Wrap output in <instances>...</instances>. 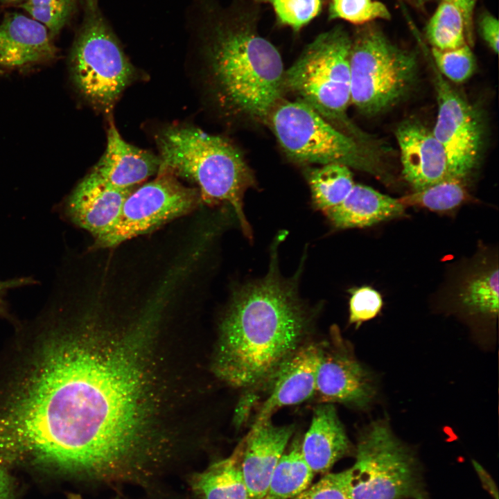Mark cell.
<instances>
[{
    "instance_id": "obj_1",
    "label": "cell",
    "mask_w": 499,
    "mask_h": 499,
    "mask_svg": "<svg viewBox=\"0 0 499 499\" xmlns=\"http://www.w3.org/2000/svg\"><path fill=\"white\" fill-rule=\"evenodd\" d=\"M129 344L100 340L53 295L0 357V466L30 464L101 482L142 443L143 381Z\"/></svg>"
},
{
    "instance_id": "obj_2",
    "label": "cell",
    "mask_w": 499,
    "mask_h": 499,
    "mask_svg": "<svg viewBox=\"0 0 499 499\" xmlns=\"http://www.w3.org/2000/svg\"><path fill=\"white\" fill-rule=\"evenodd\" d=\"M274 243L267 274L234 292L222 319L214 368L236 388L271 378L298 348L308 323L298 278H283Z\"/></svg>"
},
{
    "instance_id": "obj_3",
    "label": "cell",
    "mask_w": 499,
    "mask_h": 499,
    "mask_svg": "<svg viewBox=\"0 0 499 499\" xmlns=\"http://www.w3.org/2000/svg\"><path fill=\"white\" fill-rule=\"evenodd\" d=\"M207 28L204 51L219 102L233 115L266 123L284 94L278 50L246 21L220 19Z\"/></svg>"
},
{
    "instance_id": "obj_4",
    "label": "cell",
    "mask_w": 499,
    "mask_h": 499,
    "mask_svg": "<svg viewBox=\"0 0 499 499\" xmlns=\"http://www.w3.org/2000/svg\"><path fill=\"white\" fill-rule=\"evenodd\" d=\"M155 141L161 162L159 173L192 181L206 202L227 203L245 236L252 240L243 198L256 182L241 151L228 139L191 125L167 126L157 133Z\"/></svg>"
},
{
    "instance_id": "obj_5",
    "label": "cell",
    "mask_w": 499,
    "mask_h": 499,
    "mask_svg": "<svg viewBox=\"0 0 499 499\" xmlns=\"http://www.w3.org/2000/svg\"><path fill=\"white\" fill-rule=\"evenodd\" d=\"M351 42L340 27L319 35L285 70L283 90L292 93L334 127L371 146L370 139L347 114L351 103Z\"/></svg>"
},
{
    "instance_id": "obj_6",
    "label": "cell",
    "mask_w": 499,
    "mask_h": 499,
    "mask_svg": "<svg viewBox=\"0 0 499 499\" xmlns=\"http://www.w3.org/2000/svg\"><path fill=\"white\" fill-rule=\"evenodd\" d=\"M266 123L288 157L301 164H339L389 179L371 147L343 132L299 100L281 99Z\"/></svg>"
},
{
    "instance_id": "obj_7",
    "label": "cell",
    "mask_w": 499,
    "mask_h": 499,
    "mask_svg": "<svg viewBox=\"0 0 499 499\" xmlns=\"http://www.w3.org/2000/svg\"><path fill=\"white\" fill-rule=\"evenodd\" d=\"M350 75L351 103L361 114L373 116L409 94L418 76L417 58L380 29L367 27L352 39Z\"/></svg>"
},
{
    "instance_id": "obj_8",
    "label": "cell",
    "mask_w": 499,
    "mask_h": 499,
    "mask_svg": "<svg viewBox=\"0 0 499 499\" xmlns=\"http://www.w3.org/2000/svg\"><path fill=\"white\" fill-rule=\"evenodd\" d=\"M83 11L70 53L71 78L85 99L107 112L133 80L135 70L103 15L98 0H84Z\"/></svg>"
},
{
    "instance_id": "obj_9",
    "label": "cell",
    "mask_w": 499,
    "mask_h": 499,
    "mask_svg": "<svg viewBox=\"0 0 499 499\" xmlns=\"http://www.w3.org/2000/svg\"><path fill=\"white\" fill-rule=\"evenodd\" d=\"M349 473L352 499H426L415 459L385 421L362 433Z\"/></svg>"
},
{
    "instance_id": "obj_10",
    "label": "cell",
    "mask_w": 499,
    "mask_h": 499,
    "mask_svg": "<svg viewBox=\"0 0 499 499\" xmlns=\"http://www.w3.org/2000/svg\"><path fill=\"white\" fill-rule=\"evenodd\" d=\"M200 200L198 190L181 184L169 173L133 189L125 200L112 231L96 244L110 247L148 233L191 211Z\"/></svg>"
},
{
    "instance_id": "obj_11",
    "label": "cell",
    "mask_w": 499,
    "mask_h": 499,
    "mask_svg": "<svg viewBox=\"0 0 499 499\" xmlns=\"http://www.w3.org/2000/svg\"><path fill=\"white\" fill-rule=\"evenodd\" d=\"M430 61L438 105L432 131L445 150L449 177L465 180L480 157L482 124L476 110Z\"/></svg>"
},
{
    "instance_id": "obj_12",
    "label": "cell",
    "mask_w": 499,
    "mask_h": 499,
    "mask_svg": "<svg viewBox=\"0 0 499 499\" xmlns=\"http://www.w3.org/2000/svg\"><path fill=\"white\" fill-rule=\"evenodd\" d=\"M331 335V342L322 345L314 396L322 403L365 408L376 396L375 378L357 360L338 327L332 328Z\"/></svg>"
},
{
    "instance_id": "obj_13",
    "label": "cell",
    "mask_w": 499,
    "mask_h": 499,
    "mask_svg": "<svg viewBox=\"0 0 499 499\" xmlns=\"http://www.w3.org/2000/svg\"><path fill=\"white\" fill-rule=\"evenodd\" d=\"M133 189L110 187L91 171L67 197L64 213L73 224L90 233L96 243L114 227L123 204Z\"/></svg>"
},
{
    "instance_id": "obj_14",
    "label": "cell",
    "mask_w": 499,
    "mask_h": 499,
    "mask_svg": "<svg viewBox=\"0 0 499 499\" xmlns=\"http://www.w3.org/2000/svg\"><path fill=\"white\" fill-rule=\"evenodd\" d=\"M402 175L414 191L450 177L445 150L432 131L416 120H405L395 130Z\"/></svg>"
},
{
    "instance_id": "obj_15",
    "label": "cell",
    "mask_w": 499,
    "mask_h": 499,
    "mask_svg": "<svg viewBox=\"0 0 499 499\" xmlns=\"http://www.w3.org/2000/svg\"><path fill=\"white\" fill-rule=\"evenodd\" d=\"M322 345L309 344L299 347L278 368L274 384L253 426L270 419L281 408L301 403L315 394L316 376Z\"/></svg>"
},
{
    "instance_id": "obj_16",
    "label": "cell",
    "mask_w": 499,
    "mask_h": 499,
    "mask_svg": "<svg viewBox=\"0 0 499 499\" xmlns=\"http://www.w3.org/2000/svg\"><path fill=\"white\" fill-rule=\"evenodd\" d=\"M292 432V426H277L268 419L252 427L243 439L240 467L250 499L265 496L273 471Z\"/></svg>"
},
{
    "instance_id": "obj_17",
    "label": "cell",
    "mask_w": 499,
    "mask_h": 499,
    "mask_svg": "<svg viewBox=\"0 0 499 499\" xmlns=\"http://www.w3.org/2000/svg\"><path fill=\"white\" fill-rule=\"evenodd\" d=\"M47 28L18 12L0 21V67L20 68L54 59L58 50Z\"/></svg>"
},
{
    "instance_id": "obj_18",
    "label": "cell",
    "mask_w": 499,
    "mask_h": 499,
    "mask_svg": "<svg viewBox=\"0 0 499 499\" xmlns=\"http://www.w3.org/2000/svg\"><path fill=\"white\" fill-rule=\"evenodd\" d=\"M159 157L127 143L111 123L105 152L92 172L107 186L116 189H130L158 173Z\"/></svg>"
},
{
    "instance_id": "obj_19",
    "label": "cell",
    "mask_w": 499,
    "mask_h": 499,
    "mask_svg": "<svg viewBox=\"0 0 499 499\" xmlns=\"http://www.w3.org/2000/svg\"><path fill=\"white\" fill-rule=\"evenodd\" d=\"M349 445L334 405H318L301 444V454L313 473L329 471L349 451Z\"/></svg>"
},
{
    "instance_id": "obj_20",
    "label": "cell",
    "mask_w": 499,
    "mask_h": 499,
    "mask_svg": "<svg viewBox=\"0 0 499 499\" xmlns=\"http://www.w3.org/2000/svg\"><path fill=\"white\" fill-rule=\"evenodd\" d=\"M405 208L399 199L355 184L343 201L324 213L335 227L347 229L369 227L400 217Z\"/></svg>"
},
{
    "instance_id": "obj_21",
    "label": "cell",
    "mask_w": 499,
    "mask_h": 499,
    "mask_svg": "<svg viewBox=\"0 0 499 499\" xmlns=\"http://www.w3.org/2000/svg\"><path fill=\"white\" fill-rule=\"evenodd\" d=\"M241 450L240 444L231 457L193 478V489L200 499H250L240 467Z\"/></svg>"
},
{
    "instance_id": "obj_22",
    "label": "cell",
    "mask_w": 499,
    "mask_h": 499,
    "mask_svg": "<svg viewBox=\"0 0 499 499\" xmlns=\"http://www.w3.org/2000/svg\"><path fill=\"white\" fill-rule=\"evenodd\" d=\"M306 177L313 204L323 212L343 201L355 184L351 168L339 164L308 168Z\"/></svg>"
},
{
    "instance_id": "obj_23",
    "label": "cell",
    "mask_w": 499,
    "mask_h": 499,
    "mask_svg": "<svg viewBox=\"0 0 499 499\" xmlns=\"http://www.w3.org/2000/svg\"><path fill=\"white\" fill-rule=\"evenodd\" d=\"M313 475L301 454V444L295 442L290 450L281 457L263 499L293 498L309 487Z\"/></svg>"
},
{
    "instance_id": "obj_24",
    "label": "cell",
    "mask_w": 499,
    "mask_h": 499,
    "mask_svg": "<svg viewBox=\"0 0 499 499\" xmlns=\"http://www.w3.org/2000/svg\"><path fill=\"white\" fill-rule=\"evenodd\" d=\"M427 40L432 48L450 50L466 42L463 15L452 1L441 0L426 27Z\"/></svg>"
},
{
    "instance_id": "obj_25",
    "label": "cell",
    "mask_w": 499,
    "mask_h": 499,
    "mask_svg": "<svg viewBox=\"0 0 499 499\" xmlns=\"http://www.w3.org/2000/svg\"><path fill=\"white\" fill-rule=\"evenodd\" d=\"M462 306L473 314L496 316L498 313V268L491 267L469 277L459 293Z\"/></svg>"
},
{
    "instance_id": "obj_26",
    "label": "cell",
    "mask_w": 499,
    "mask_h": 499,
    "mask_svg": "<svg viewBox=\"0 0 499 499\" xmlns=\"http://www.w3.org/2000/svg\"><path fill=\"white\" fill-rule=\"evenodd\" d=\"M467 196L465 180L447 177L423 189L414 191L399 200L405 207L417 206L431 211H446L459 207Z\"/></svg>"
},
{
    "instance_id": "obj_27",
    "label": "cell",
    "mask_w": 499,
    "mask_h": 499,
    "mask_svg": "<svg viewBox=\"0 0 499 499\" xmlns=\"http://www.w3.org/2000/svg\"><path fill=\"white\" fill-rule=\"evenodd\" d=\"M76 0H26L19 6L43 24L53 39L69 22Z\"/></svg>"
},
{
    "instance_id": "obj_28",
    "label": "cell",
    "mask_w": 499,
    "mask_h": 499,
    "mask_svg": "<svg viewBox=\"0 0 499 499\" xmlns=\"http://www.w3.org/2000/svg\"><path fill=\"white\" fill-rule=\"evenodd\" d=\"M431 55V60L439 73L453 82H465L475 71V58L467 43L450 50L432 48Z\"/></svg>"
},
{
    "instance_id": "obj_29",
    "label": "cell",
    "mask_w": 499,
    "mask_h": 499,
    "mask_svg": "<svg viewBox=\"0 0 499 499\" xmlns=\"http://www.w3.org/2000/svg\"><path fill=\"white\" fill-rule=\"evenodd\" d=\"M329 18L362 25L376 19H389L391 14L384 3L376 0H331Z\"/></svg>"
},
{
    "instance_id": "obj_30",
    "label": "cell",
    "mask_w": 499,
    "mask_h": 499,
    "mask_svg": "<svg viewBox=\"0 0 499 499\" xmlns=\"http://www.w3.org/2000/svg\"><path fill=\"white\" fill-rule=\"evenodd\" d=\"M270 3L282 24L298 31L318 15L322 0H256Z\"/></svg>"
},
{
    "instance_id": "obj_31",
    "label": "cell",
    "mask_w": 499,
    "mask_h": 499,
    "mask_svg": "<svg viewBox=\"0 0 499 499\" xmlns=\"http://www.w3.org/2000/svg\"><path fill=\"white\" fill-rule=\"evenodd\" d=\"M293 499H352L349 469L326 475Z\"/></svg>"
},
{
    "instance_id": "obj_32",
    "label": "cell",
    "mask_w": 499,
    "mask_h": 499,
    "mask_svg": "<svg viewBox=\"0 0 499 499\" xmlns=\"http://www.w3.org/2000/svg\"><path fill=\"white\" fill-rule=\"evenodd\" d=\"M382 306V297L374 289L368 286L352 289L349 300V323L358 327L362 322L375 317Z\"/></svg>"
},
{
    "instance_id": "obj_33",
    "label": "cell",
    "mask_w": 499,
    "mask_h": 499,
    "mask_svg": "<svg viewBox=\"0 0 499 499\" xmlns=\"http://www.w3.org/2000/svg\"><path fill=\"white\" fill-rule=\"evenodd\" d=\"M478 27L482 39L497 54L499 40V23L497 18L489 12H485L479 19Z\"/></svg>"
},
{
    "instance_id": "obj_34",
    "label": "cell",
    "mask_w": 499,
    "mask_h": 499,
    "mask_svg": "<svg viewBox=\"0 0 499 499\" xmlns=\"http://www.w3.org/2000/svg\"><path fill=\"white\" fill-rule=\"evenodd\" d=\"M460 10L464 20L466 42L473 40V12L477 0H448Z\"/></svg>"
},
{
    "instance_id": "obj_35",
    "label": "cell",
    "mask_w": 499,
    "mask_h": 499,
    "mask_svg": "<svg viewBox=\"0 0 499 499\" xmlns=\"http://www.w3.org/2000/svg\"><path fill=\"white\" fill-rule=\"evenodd\" d=\"M33 283H34V280L30 277H17L0 280V315H6L7 305L5 298L9 290Z\"/></svg>"
},
{
    "instance_id": "obj_36",
    "label": "cell",
    "mask_w": 499,
    "mask_h": 499,
    "mask_svg": "<svg viewBox=\"0 0 499 499\" xmlns=\"http://www.w3.org/2000/svg\"><path fill=\"white\" fill-rule=\"evenodd\" d=\"M0 499H17L12 478L2 466H0Z\"/></svg>"
},
{
    "instance_id": "obj_37",
    "label": "cell",
    "mask_w": 499,
    "mask_h": 499,
    "mask_svg": "<svg viewBox=\"0 0 499 499\" xmlns=\"http://www.w3.org/2000/svg\"><path fill=\"white\" fill-rule=\"evenodd\" d=\"M473 463L484 487L488 489L495 499H498V490L490 476L478 462L473 461Z\"/></svg>"
},
{
    "instance_id": "obj_38",
    "label": "cell",
    "mask_w": 499,
    "mask_h": 499,
    "mask_svg": "<svg viewBox=\"0 0 499 499\" xmlns=\"http://www.w3.org/2000/svg\"><path fill=\"white\" fill-rule=\"evenodd\" d=\"M415 6H422L430 0H407Z\"/></svg>"
},
{
    "instance_id": "obj_39",
    "label": "cell",
    "mask_w": 499,
    "mask_h": 499,
    "mask_svg": "<svg viewBox=\"0 0 499 499\" xmlns=\"http://www.w3.org/2000/svg\"><path fill=\"white\" fill-rule=\"evenodd\" d=\"M68 499H82V498L79 494L70 493L68 496Z\"/></svg>"
},
{
    "instance_id": "obj_40",
    "label": "cell",
    "mask_w": 499,
    "mask_h": 499,
    "mask_svg": "<svg viewBox=\"0 0 499 499\" xmlns=\"http://www.w3.org/2000/svg\"><path fill=\"white\" fill-rule=\"evenodd\" d=\"M26 1V0H0V1L3 3H13L21 2V1Z\"/></svg>"
},
{
    "instance_id": "obj_41",
    "label": "cell",
    "mask_w": 499,
    "mask_h": 499,
    "mask_svg": "<svg viewBox=\"0 0 499 499\" xmlns=\"http://www.w3.org/2000/svg\"><path fill=\"white\" fill-rule=\"evenodd\" d=\"M114 499H119V498H118V497H116V498H114Z\"/></svg>"
}]
</instances>
